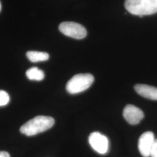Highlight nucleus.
Masks as SVG:
<instances>
[{
	"label": "nucleus",
	"instance_id": "f8f14e48",
	"mask_svg": "<svg viewBox=\"0 0 157 157\" xmlns=\"http://www.w3.org/2000/svg\"><path fill=\"white\" fill-rule=\"evenodd\" d=\"M151 157H157V139H155L150 151Z\"/></svg>",
	"mask_w": 157,
	"mask_h": 157
},
{
	"label": "nucleus",
	"instance_id": "ddd939ff",
	"mask_svg": "<svg viewBox=\"0 0 157 157\" xmlns=\"http://www.w3.org/2000/svg\"><path fill=\"white\" fill-rule=\"evenodd\" d=\"M0 157H10V155L7 152L0 151Z\"/></svg>",
	"mask_w": 157,
	"mask_h": 157
},
{
	"label": "nucleus",
	"instance_id": "0eeeda50",
	"mask_svg": "<svg viewBox=\"0 0 157 157\" xmlns=\"http://www.w3.org/2000/svg\"><path fill=\"white\" fill-rule=\"evenodd\" d=\"M123 115L124 119L132 125L139 124L144 117V113L140 108L130 104L124 107Z\"/></svg>",
	"mask_w": 157,
	"mask_h": 157
},
{
	"label": "nucleus",
	"instance_id": "39448f33",
	"mask_svg": "<svg viewBox=\"0 0 157 157\" xmlns=\"http://www.w3.org/2000/svg\"><path fill=\"white\" fill-rule=\"evenodd\" d=\"M89 142L94 150L101 154L107 153L109 147L108 139L106 136L95 132L90 134Z\"/></svg>",
	"mask_w": 157,
	"mask_h": 157
},
{
	"label": "nucleus",
	"instance_id": "7ed1b4c3",
	"mask_svg": "<svg viewBox=\"0 0 157 157\" xmlns=\"http://www.w3.org/2000/svg\"><path fill=\"white\" fill-rule=\"evenodd\" d=\"M94 80L93 76L90 73L77 74L68 81L66 89L70 94H78L89 89Z\"/></svg>",
	"mask_w": 157,
	"mask_h": 157
},
{
	"label": "nucleus",
	"instance_id": "6e6552de",
	"mask_svg": "<svg viewBox=\"0 0 157 157\" xmlns=\"http://www.w3.org/2000/svg\"><path fill=\"white\" fill-rule=\"evenodd\" d=\"M135 90L139 95L152 100H157V88L147 84H137Z\"/></svg>",
	"mask_w": 157,
	"mask_h": 157
},
{
	"label": "nucleus",
	"instance_id": "f257e3e1",
	"mask_svg": "<svg viewBox=\"0 0 157 157\" xmlns=\"http://www.w3.org/2000/svg\"><path fill=\"white\" fill-rule=\"evenodd\" d=\"M55 124L54 119L47 116H37L23 124L20 132L28 136L37 135L51 128Z\"/></svg>",
	"mask_w": 157,
	"mask_h": 157
},
{
	"label": "nucleus",
	"instance_id": "4468645a",
	"mask_svg": "<svg viewBox=\"0 0 157 157\" xmlns=\"http://www.w3.org/2000/svg\"><path fill=\"white\" fill-rule=\"evenodd\" d=\"M1 2H0V12H1Z\"/></svg>",
	"mask_w": 157,
	"mask_h": 157
},
{
	"label": "nucleus",
	"instance_id": "9b49d317",
	"mask_svg": "<svg viewBox=\"0 0 157 157\" xmlns=\"http://www.w3.org/2000/svg\"><path fill=\"white\" fill-rule=\"evenodd\" d=\"M10 95L4 90H0V107L5 106L10 102Z\"/></svg>",
	"mask_w": 157,
	"mask_h": 157
},
{
	"label": "nucleus",
	"instance_id": "20e7f679",
	"mask_svg": "<svg viewBox=\"0 0 157 157\" xmlns=\"http://www.w3.org/2000/svg\"><path fill=\"white\" fill-rule=\"evenodd\" d=\"M59 31L64 35L75 39H82L87 35L84 26L78 23L63 22L59 25Z\"/></svg>",
	"mask_w": 157,
	"mask_h": 157
},
{
	"label": "nucleus",
	"instance_id": "9d476101",
	"mask_svg": "<svg viewBox=\"0 0 157 157\" xmlns=\"http://www.w3.org/2000/svg\"><path fill=\"white\" fill-rule=\"evenodd\" d=\"M26 75L27 78L31 80L41 81L44 78V73L42 70L37 67H32L26 71Z\"/></svg>",
	"mask_w": 157,
	"mask_h": 157
},
{
	"label": "nucleus",
	"instance_id": "1a4fd4ad",
	"mask_svg": "<svg viewBox=\"0 0 157 157\" xmlns=\"http://www.w3.org/2000/svg\"><path fill=\"white\" fill-rule=\"evenodd\" d=\"M26 56L32 62L45 61L49 59V54L48 53L40 51H28L26 52Z\"/></svg>",
	"mask_w": 157,
	"mask_h": 157
},
{
	"label": "nucleus",
	"instance_id": "423d86ee",
	"mask_svg": "<svg viewBox=\"0 0 157 157\" xmlns=\"http://www.w3.org/2000/svg\"><path fill=\"white\" fill-rule=\"evenodd\" d=\"M155 140L154 135L151 132H146L141 135L139 139L138 147L143 157L150 156V151Z\"/></svg>",
	"mask_w": 157,
	"mask_h": 157
},
{
	"label": "nucleus",
	"instance_id": "f03ea898",
	"mask_svg": "<svg viewBox=\"0 0 157 157\" xmlns=\"http://www.w3.org/2000/svg\"><path fill=\"white\" fill-rule=\"evenodd\" d=\"M124 6L129 13L142 17L157 12V0H126Z\"/></svg>",
	"mask_w": 157,
	"mask_h": 157
}]
</instances>
